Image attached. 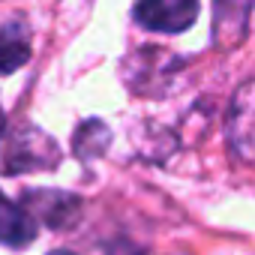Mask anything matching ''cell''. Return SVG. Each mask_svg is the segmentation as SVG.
<instances>
[{
	"label": "cell",
	"instance_id": "obj_1",
	"mask_svg": "<svg viewBox=\"0 0 255 255\" xmlns=\"http://www.w3.org/2000/svg\"><path fill=\"white\" fill-rule=\"evenodd\" d=\"M60 162V147L51 135L36 126H18L6 135L3 153H0V171L21 174V171H51Z\"/></svg>",
	"mask_w": 255,
	"mask_h": 255
},
{
	"label": "cell",
	"instance_id": "obj_2",
	"mask_svg": "<svg viewBox=\"0 0 255 255\" xmlns=\"http://www.w3.org/2000/svg\"><path fill=\"white\" fill-rule=\"evenodd\" d=\"M198 12H201L198 0H135L132 18L147 30L183 33L195 24Z\"/></svg>",
	"mask_w": 255,
	"mask_h": 255
},
{
	"label": "cell",
	"instance_id": "obj_3",
	"mask_svg": "<svg viewBox=\"0 0 255 255\" xmlns=\"http://www.w3.org/2000/svg\"><path fill=\"white\" fill-rule=\"evenodd\" d=\"M21 207L30 216H39V222H45L48 228H69L78 222L81 201L75 195L57 192V189H30L21 198Z\"/></svg>",
	"mask_w": 255,
	"mask_h": 255
},
{
	"label": "cell",
	"instance_id": "obj_4",
	"mask_svg": "<svg viewBox=\"0 0 255 255\" xmlns=\"http://www.w3.org/2000/svg\"><path fill=\"white\" fill-rule=\"evenodd\" d=\"M177 66V57L159 51L156 45H141L129 60H126V84H129V90L135 93H159L165 84L156 78V69L159 72H174Z\"/></svg>",
	"mask_w": 255,
	"mask_h": 255
},
{
	"label": "cell",
	"instance_id": "obj_5",
	"mask_svg": "<svg viewBox=\"0 0 255 255\" xmlns=\"http://www.w3.org/2000/svg\"><path fill=\"white\" fill-rule=\"evenodd\" d=\"M252 0H216L213 3V39L222 51L237 48L249 30Z\"/></svg>",
	"mask_w": 255,
	"mask_h": 255
},
{
	"label": "cell",
	"instance_id": "obj_6",
	"mask_svg": "<svg viewBox=\"0 0 255 255\" xmlns=\"http://www.w3.org/2000/svg\"><path fill=\"white\" fill-rule=\"evenodd\" d=\"M228 141H231V150L237 153L240 162H252V144H255V135H252V81H243L231 99Z\"/></svg>",
	"mask_w": 255,
	"mask_h": 255
},
{
	"label": "cell",
	"instance_id": "obj_7",
	"mask_svg": "<svg viewBox=\"0 0 255 255\" xmlns=\"http://www.w3.org/2000/svg\"><path fill=\"white\" fill-rule=\"evenodd\" d=\"M36 237V219L15 201H9L0 192V243L12 246V249H24L30 246Z\"/></svg>",
	"mask_w": 255,
	"mask_h": 255
},
{
	"label": "cell",
	"instance_id": "obj_8",
	"mask_svg": "<svg viewBox=\"0 0 255 255\" xmlns=\"http://www.w3.org/2000/svg\"><path fill=\"white\" fill-rule=\"evenodd\" d=\"M30 60V36L21 21H6L0 27V75H12Z\"/></svg>",
	"mask_w": 255,
	"mask_h": 255
},
{
	"label": "cell",
	"instance_id": "obj_9",
	"mask_svg": "<svg viewBox=\"0 0 255 255\" xmlns=\"http://www.w3.org/2000/svg\"><path fill=\"white\" fill-rule=\"evenodd\" d=\"M108 144H111V129H108L102 120H96V117L93 120H84L78 129H75V138H72V150L84 162L102 156L108 150Z\"/></svg>",
	"mask_w": 255,
	"mask_h": 255
},
{
	"label": "cell",
	"instance_id": "obj_10",
	"mask_svg": "<svg viewBox=\"0 0 255 255\" xmlns=\"http://www.w3.org/2000/svg\"><path fill=\"white\" fill-rule=\"evenodd\" d=\"M3 132H6V114H3V108H0V138H3Z\"/></svg>",
	"mask_w": 255,
	"mask_h": 255
},
{
	"label": "cell",
	"instance_id": "obj_11",
	"mask_svg": "<svg viewBox=\"0 0 255 255\" xmlns=\"http://www.w3.org/2000/svg\"><path fill=\"white\" fill-rule=\"evenodd\" d=\"M48 255H75V252H66V249H54V252H48Z\"/></svg>",
	"mask_w": 255,
	"mask_h": 255
}]
</instances>
